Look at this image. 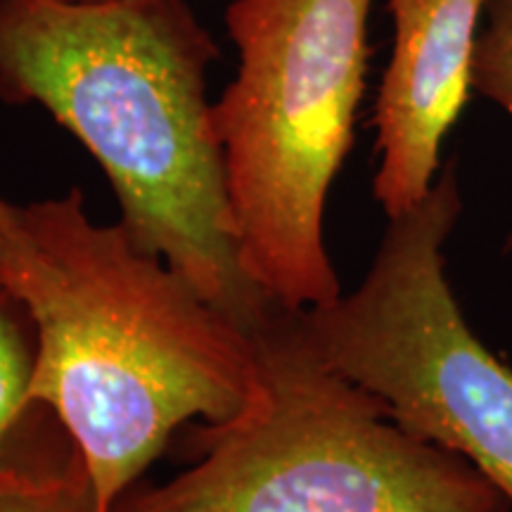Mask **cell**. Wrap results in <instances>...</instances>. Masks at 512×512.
Wrapping results in <instances>:
<instances>
[{
	"label": "cell",
	"instance_id": "cell-10",
	"mask_svg": "<svg viewBox=\"0 0 512 512\" xmlns=\"http://www.w3.org/2000/svg\"><path fill=\"white\" fill-rule=\"evenodd\" d=\"M17 221H19V207L8 204L3 197H0V235L10 233V230L17 226Z\"/></svg>",
	"mask_w": 512,
	"mask_h": 512
},
{
	"label": "cell",
	"instance_id": "cell-6",
	"mask_svg": "<svg viewBox=\"0 0 512 512\" xmlns=\"http://www.w3.org/2000/svg\"><path fill=\"white\" fill-rule=\"evenodd\" d=\"M392 55L375 102L373 192L389 219L427 197L441 145L470 100L479 24L489 0H387Z\"/></svg>",
	"mask_w": 512,
	"mask_h": 512
},
{
	"label": "cell",
	"instance_id": "cell-7",
	"mask_svg": "<svg viewBox=\"0 0 512 512\" xmlns=\"http://www.w3.org/2000/svg\"><path fill=\"white\" fill-rule=\"evenodd\" d=\"M0 512H121L102 508L79 453L62 467L0 465Z\"/></svg>",
	"mask_w": 512,
	"mask_h": 512
},
{
	"label": "cell",
	"instance_id": "cell-8",
	"mask_svg": "<svg viewBox=\"0 0 512 512\" xmlns=\"http://www.w3.org/2000/svg\"><path fill=\"white\" fill-rule=\"evenodd\" d=\"M24 306L0 287V465H8L5 441L12 427L29 411V387L36 347L27 342Z\"/></svg>",
	"mask_w": 512,
	"mask_h": 512
},
{
	"label": "cell",
	"instance_id": "cell-5",
	"mask_svg": "<svg viewBox=\"0 0 512 512\" xmlns=\"http://www.w3.org/2000/svg\"><path fill=\"white\" fill-rule=\"evenodd\" d=\"M460 214L451 159L425 200L389 219L363 283L297 320L332 370L408 432L465 458L512 505V368L475 335L446 278Z\"/></svg>",
	"mask_w": 512,
	"mask_h": 512
},
{
	"label": "cell",
	"instance_id": "cell-1",
	"mask_svg": "<svg viewBox=\"0 0 512 512\" xmlns=\"http://www.w3.org/2000/svg\"><path fill=\"white\" fill-rule=\"evenodd\" d=\"M211 31L183 0H0V98L43 107L98 159L119 226L252 332L278 306L230 226Z\"/></svg>",
	"mask_w": 512,
	"mask_h": 512
},
{
	"label": "cell",
	"instance_id": "cell-9",
	"mask_svg": "<svg viewBox=\"0 0 512 512\" xmlns=\"http://www.w3.org/2000/svg\"><path fill=\"white\" fill-rule=\"evenodd\" d=\"M486 24L479 31L472 86L512 117V0H489ZM512 254V228L503 245Z\"/></svg>",
	"mask_w": 512,
	"mask_h": 512
},
{
	"label": "cell",
	"instance_id": "cell-3",
	"mask_svg": "<svg viewBox=\"0 0 512 512\" xmlns=\"http://www.w3.org/2000/svg\"><path fill=\"white\" fill-rule=\"evenodd\" d=\"M245 403L197 430L200 460L121 512H510L465 458L408 432L273 309Z\"/></svg>",
	"mask_w": 512,
	"mask_h": 512
},
{
	"label": "cell",
	"instance_id": "cell-4",
	"mask_svg": "<svg viewBox=\"0 0 512 512\" xmlns=\"http://www.w3.org/2000/svg\"><path fill=\"white\" fill-rule=\"evenodd\" d=\"M373 0H233L238 72L214 102L230 226L252 285L285 311L342 294L325 247L332 183L366 93Z\"/></svg>",
	"mask_w": 512,
	"mask_h": 512
},
{
	"label": "cell",
	"instance_id": "cell-2",
	"mask_svg": "<svg viewBox=\"0 0 512 512\" xmlns=\"http://www.w3.org/2000/svg\"><path fill=\"white\" fill-rule=\"evenodd\" d=\"M0 287L36 330L29 406L57 413L102 508L176 427L245 403L252 335L119 223H95L79 188L19 207L0 235Z\"/></svg>",
	"mask_w": 512,
	"mask_h": 512
}]
</instances>
